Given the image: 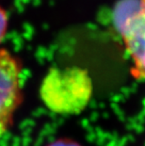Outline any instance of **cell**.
<instances>
[{"label":"cell","instance_id":"obj_1","mask_svg":"<svg viewBox=\"0 0 145 146\" xmlns=\"http://www.w3.org/2000/svg\"><path fill=\"white\" fill-rule=\"evenodd\" d=\"M93 92L88 70L79 66L52 67L42 79L40 97L49 110L77 115L88 107Z\"/></svg>","mask_w":145,"mask_h":146},{"label":"cell","instance_id":"obj_2","mask_svg":"<svg viewBox=\"0 0 145 146\" xmlns=\"http://www.w3.org/2000/svg\"><path fill=\"white\" fill-rule=\"evenodd\" d=\"M22 64L5 48H0V138L11 128L23 100L20 74Z\"/></svg>","mask_w":145,"mask_h":146},{"label":"cell","instance_id":"obj_3","mask_svg":"<svg viewBox=\"0 0 145 146\" xmlns=\"http://www.w3.org/2000/svg\"><path fill=\"white\" fill-rule=\"evenodd\" d=\"M123 44L131 58V74L137 79L145 80V2L138 1V7L118 23Z\"/></svg>","mask_w":145,"mask_h":146},{"label":"cell","instance_id":"obj_4","mask_svg":"<svg viewBox=\"0 0 145 146\" xmlns=\"http://www.w3.org/2000/svg\"><path fill=\"white\" fill-rule=\"evenodd\" d=\"M8 24H9V17L4 9L0 6V42L5 38L6 33L8 30Z\"/></svg>","mask_w":145,"mask_h":146},{"label":"cell","instance_id":"obj_5","mask_svg":"<svg viewBox=\"0 0 145 146\" xmlns=\"http://www.w3.org/2000/svg\"><path fill=\"white\" fill-rule=\"evenodd\" d=\"M47 146H81V145L78 142L70 139H58L50 142Z\"/></svg>","mask_w":145,"mask_h":146}]
</instances>
